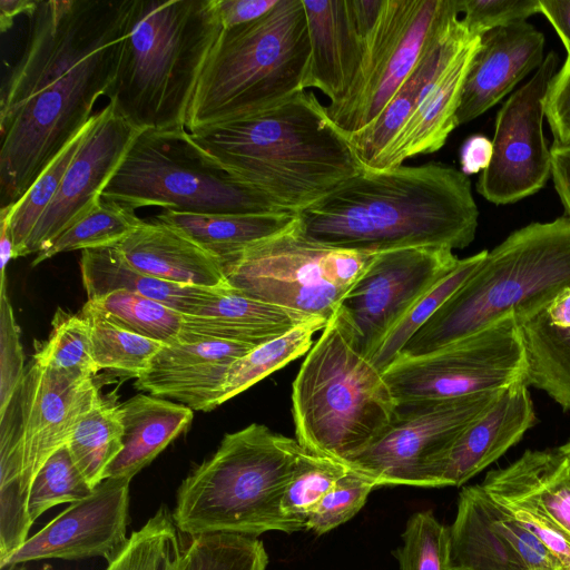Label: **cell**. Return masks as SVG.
Returning <instances> with one entry per match:
<instances>
[{"label": "cell", "instance_id": "cell-1", "mask_svg": "<svg viewBox=\"0 0 570 570\" xmlns=\"http://www.w3.org/2000/svg\"><path fill=\"white\" fill-rule=\"evenodd\" d=\"M129 0L39 1L0 96V205L17 203L112 85Z\"/></svg>", "mask_w": 570, "mask_h": 570}, {"label": "cell", "instance_id": "cell-2", "mask_svg": "<svg viewBox=\"0 0 570 570\" xmlns=\"http://www.w3.org/2000/svg\"><path fill=\"white\" fill-rule=\"evenodd\" d=\"M302 233L320 244L381 253L406 247L469 246L479 209L466 175L443 163L362 169L296 213Z\"/></svg>", "mask_w": 570, "mask_h": 570}, {"label": "cell", "instance_id": "cell-3", "mask_svg": "<svg viewBox=\"0 0 570 570\" xmlns=\"http://www.w3.org/2000/svg\"><path fill=\"white\" fill-rule=\"evenodd\" d=\"M188 132L213 163L294 213L363 169L307 89L262 112Z\"/></svg>", "mask_w": 570, "mask_h": 570}, {"label": "cell", "instance_id": "cell-4", "mask_svg": "<svg viewBox=\"0 0 570 570\" xmlns=\"http://www.w3.org/2000/svg\"><path fill=\"white\" fill-rule=\"evenodd\" d=\"M222 30L215 0H129L109 101L139 129L186 128Z\"/></svg>", "mask_w": 570, "mask_h": 570}, {"label": "cell", "instance_id": "cell-5", "mask_svg": "<svg viewBox=\"0 0 570 570\" xmlns=\"http://www.w3.org/2000/svg\"><path fill=\"white\" fill-rule=\"evenodd\" d=\"M570 287V219L531 223L492 250L399 356L432 353L513 314L531 315ZM397 356V357H399Z\"/></svg>", "mask_w": 570, "mask_h": 570}, {"label": "cell", "instance_id": "cell-6", "mask_svg": "<svg viewBox=\"0 0 570 570\" xmlns=\"http://www.w3.org/2000/svg\"><path fill=\"white\" fill-rule=\"evenodd\" d=\"M297 441L263 424L224 435L215 453L181 481L171 511L180 533H293L305 523L282 509Z\"/></svg>", "mask_w": 570, "mask_h": 570}, {"label": "cell", "instance_id": "cell-7", "mask_svg": "<svg viewBox=\"0 0 570 570\" xmlns=\"http://www.w3.org/2000/svg\"><path fill=\"white\" fill-rule=\"evenodd\" d=\"M395 407L383 374L340 306L292 384L296 441L313 454L345 462L386 429Z\"/></svg>", "mask_w": 570, "mask_h": 570}, {"label": "cell", "instance_id": "cell-8", "mask_svg": "<svg viewBox=\"0 0 570 570\" xmlns=\"http://www.w3.org/2000/svg\"><path fill=\"white\" fill-rule=\"evenodd\" d=\"M308 57L303 0H278L259 19L223 29L191 99L187 131L262 112L304 90Z\"/></svg>", "mask_w": 570, "mask_h": 570}, {"label": "cell", "instance_id": "cell-9", "mask_svg": "<svg viewBox=\"0 0 570 570\" xmlns=\"http://www.w3.org/2000/svg\"><path fill=\"white\" fill-rule=\"evenodd\" d=\"M100 400L92 377L63 374L33 357L26 367L0 411V564L28 540L35 476Z\"/></svg>", "mask_w": 570, "mask_h": 570}, {"label": "cell", "instance_id": "cell-10", "mask_svg": "<svg viewBox=\"0 0 570 570\" xmlns=\"http://www.w3.org/2000/svg\"><path fill=\"white\" fill-rule=\"evenodd\" d=\"M101 197L134 209L161 207L206 214L286 210L207 158L186 128L142 129Z\"/></svg>", "mask_w": 570, "mask_h": 570}, {"label": "cell", "instance_id": "cell-11", "mask_svg": "<svg viewBox=\"0 0 570 570\" xmlns=\"http://www.w3.org/2000/svg\"><path fill=\"white\" fill-rule=\"evenodd\" d=\"M375 255L314 242L296 222L220 264L240 293L328 321Z\"/></svg>", "mask_w": 570, "mask_h": 570}, {"label": "cell", "instance_id": "cell-12", "mask_svg": "<svg viewBox=\"0 0 570 570\" xmlns=\"http://www.w3.org/2000/svg\"><path fill=\"white\" fill-rule=\"evenodd\" d=\"M455 12L456 0H383L348 91L326 106L345 137L379 117L415 68L433 32Z\"/></svg>", "mask_w": 570, "mask_h": 570}, {"label": "cell", "instance_id": "cell-13", "mask_svg": "<svg viewBox=\"0 0 570 570\" xmlns=\"http://www.w3.org/2000/svg\"><path fill=\"white\" fill-rule=\"evenodd\" d=\"M525 366L520 328L511 314L432 353L399 356L382 374L399 403L504 390L524 379Z\"/></svg>", "mask_w": 570, "mask_h": 570}, {"label": "cell", "instance_id": "cell-14", "mask_svg": "<svg viewBox=\"0 0 570 570\" xmlns=\"http://www.w3.org/2000/svg\"><path fill=\"white\" fill-rule=\"evenodd\" d=\"M501 391L399 402L386 429L344 463L379 487L433 488L438 460Z\"/></svg>", "mask_w": 570, "mask_h": 570}, {"label": "cell", "instance_id": "cell-15", "mask_svg": "<svg viewBox=\"0 0 570 570\" xmlns=\"http://www.w3.org/2000/svg\"><path fill=\"white\" fill-rule=\"evenodd\" d=\"M558 56L549 52L534 75L498 111L492 157L476 190L487 200L512 204L540 190L551 176V151L543 132L549 86Z\"/></svg>", "mask_w": 570, "mask_h": 570}, {"label": "cell", "instance_id": "cell-16", "mask_svg": "<svg viewBox=\"0 0 570 570\" xmlns=\"http://www.w3.org/2000/svg\"><path fill=\"white\" fill-rule=\"evenodd\" d=\"M460 259L443 247H406L376 253L341 307L353 322L370 360L394 325Z\"/></svg>", "mask_w": 570, "mask_h": 570}, {"label": "cell", "instance_id": "cell-17", "mask_svg": "<svg viewBox=\"0 0 570 570\" xmlns=\"http://www.w3.org/2000/svg\"><path fill=\"white\" fill-rule=\"evenodd\" d=\"M141 130L110 101L95 112L86 137L51 204L27 239L21 257L45 249L101 198L105 187Z\"/></svg>", "mask_w": 570, "mask_h": 570}, {"label": "cell", "instance_id": "cell-18", "mask_svg": "<svg viewBox=\"0 0 570 570\" xmlns=\"http://www.w3.org/2000/svg\"><path fill=\"white\" fill-rule=\"evenodd\" d=\"M131 479H104L92 493L59 513L0 567L42 559L67 561L102 557L126 543Z\"/></svg>", "mask_w": 570, "mask_h": 570}, {"label": "cell", "instance_id": "cell-19", "mask_svg": "<svg viewBox=\"0 0 570 570\" xmlns=\"http://www.w3.org/2000/svg\"><path fill=\"white\" fill-rule=\"evenodd\" d=\"M254 347L222 340L164 345L134 385L150 395L178 401L193 411L208 412L223 404L230 365Z\"/></svg>", "mask_w": 570, "mask_h": 570}, {"label": "cell", "instance_id": "cell-20", "mask_svg": "<svg viewBox=\"0 0 570 570\" xmlns=\"http://www.w3.org/2000/svg\"><path fill=\"white\" fill-rule=\"evenodd\" d=\"M525 380L502 390L459 434L432 470L433 488L461 487L501 458L534 425Z\"/></svg>", "mask_w": 570, "mask_h": 570}, {"label": "cell", "instance_id": "cell-21", "mask_svg": "<svg viewBox=\"0 0 570 570\" xmlns=\"http://www.w3.org/2000/svg\"><path fill=\"white\" fill-rule=\"evenodd\" d=\"M544 36L528 21L485 32L468 70L456 112L464 125L497 105L544 60Z\"/></svg>", "mask_w": 570, "mask_h": 570}, {"label": "cell", "instance_id": "cell-22", "mask_svg": "<svg viewBox=\"0 0 570 570\" xmlns=\"http://www.w3.org/2000/svg\"><path fill=\"white\" fill-rule=\"evenodd\" d=\"M474 37L479 36L468 32L458 12L436 28L415 68L379 117L361 131L346 137L364 169L375 168L430 87Z\"/></svg>", "mask_w": 570, "mask_h": 570}, {"label": "cell", "instance_id": "cell-23", "mask_svg": "<svg viewBox=\"0 0 570 570\" xmlns=\"http://www.w3.org/2000/svg\"><path fill=\"white\" fill-rule=\"evenodd\" d=\"M309 57L303 88H316L338 102L348 91L360 68L366 32L361 27L352 0H303Z\"/></svg>", "mask_w": 570, "mask_h": 570}, {"label": "cell", "instance_id": "cell-24", "mask_svg": "<svg viewBox=\"0 0 570 570\" xmlns=\"http://www.w3.org/2000/svg\"><path fill=\"white\" fill-rule=\"evenodd\" d=\"M480 485L504 509L527 511L570 538V471L559 448L528 450Z\"/></svg>", "mask_w": 570, "mask_h": 570}, {"label": "cell", "instance_id": "cell-25", "mask_svg": "<svg viewBox=\"0 0 570 570\" xmlns=\"http://www.w3.org/2000/svg\"><path fill=\"white\" fill-rule=\"evenodd\" d=\"M312 317L299 311L249 297L228 285L195 314L184 315L179 342L222 340L258 346Z\"/></svg>", "mask_w": 570, "mask_h": 570}, {"label": "cell", "instance_id": "cell-26", "mask_svg": "<svg viewBox=\"0 0 570 570\" xmlns=\"http://www.w3.org/2000/svg\"><path fill=\"white\" fill-rule=\"evenodd\" d=\"M116 247L134 268L156 278L207 288L228 285L215 256L181 230L156 219L145 220Z\"/></svg>", "mask_w": 570, "mask_h": 570}, {"label": "cell", "instance_id": "cell-27", "mask_svg": "<svg viewBox=\"0 0 570 570\" xmlns=\"http://www.w3.org/2000/svg\"><path fill=\"white\" fill-rule=\"evenodd\" d=\"M481 37L471 39L449 62L424 95L374 169H390L403 161L438 151L458 127L456 112L463 83Z\"/></svg>", "mask_w": 570, "mask_h": 570}, {"label": "cell", "instance_id": "cell-28", "mask_svg": "<svg viewBox=\"0 0 570 570\" xmlns=\"http://www.w3.org/2000/svg\"><path fill=\"white\" fill-rule=\"evenodd\" d=\"M449 529V570H529L500 521V505L480 484L460 491Z\"/></svg>", "mask_w": 570, "mask_h": 570}, {"label": "cell", "instance_id": "cell-29", "mask_svg": "<svg viewBox=\"0 0 570 570\" xmlns=\"http://www.w3.org/2000/svg\"><path fill=\"white\" fill-rule=\"evenodd\" d=\"M517 322L524 347L525 383L570 410V287Z\"/></svg>", "mask_w": 570, "mask_h": 570}, {"label": "cell", "instance_id": "cell-30", "mask_svg": "<svg viewBox=\"0 0 570 570\" xmlns=\"http://www.w3.org/2000/svg\"><path fill=\"white\" fill-rule=\"evenodd\" d=\"M124 448L105 479H132L193 421V410L155 395L137 394L119 405Z\"/></svg>", "mask_w": 570, "mask_h": 570}, {"label": "cell", "instance_id": "cell-31", "mask_svg": "<svg viewBox=\"0 0 570 570\" xmlns=\"http://www.w3.org/2000/svg\"><path fill=\"white\" fill-rule=\"evenodd\" d=\"M80 271L87 301L115 291H127L163 303L184 315L195 314L226 287L180 285L156 278L134 268L116 246L81 250Z\"/></svg>", "mask_w": 570, "mask_h": 570}, {"label": "cell", "instance_id": "cell-32", "mask_svg": "<svg viewBox=\"0 0 570 570\" xmlns=\"http://www.w3.org/2000/svg\"><path fill=\"white\" fill-rule=\"evenodd\" d=\"M156 220L189 236L220 263L246 247L293 227L291 210L261 214H206L163 209Z\"/></svg>", "mask_w": 570, "mask_h": 570}, {"label": "cell", "instance_id": "cell-33", "mask_svg": "<svg viewBox=\"0 0 570 570\" xmlns=\"http://www.w3.org/2000/svg\"><path fill=\"white\" fill-rule=\"evenodd\" d=\"M122 438L119 405L104 399L78 423L67 446L92 489L105 479L108 466L121 452Z\"/></svg>", "mask_w": 570, "mask_h": 570}, {"label": "cell", "instance_id": "cell-34", "mask_svg": "<svg viewBox=\"0 0 570 570\" xmlns=\"http://www.w3.org/2000/svg\"><path fill=\"white\" fill-rule=\"evenodd\" d=\"M144 223L145 219L138 217L132 207L101 197L82 217L39 252L32 266L60 253L117 246Z\"/></svg>", "mask_w": 570, "mask_h": 570}, {"label": "cell", "instance_id": "cell-35", "mask_svg": "<svg viewBox=\"0 0 570 570\" xmlns=\"http://www.w3.org/2000/svg\"><path fill=\"white\" fill-rule=\"evenodd\" d=\"M327 322L324 317L314 316L286 334L255 346L236 360L228 370L222 403L309 351L313 335L322 331Z\"/></svg>", "mask_w": 570, "mask_h": 570}, {"label": "cell", "instance_id": "cell-36", "mask_svg": "<svg viewBox=\"0 0 570 570\" xmlns=\"http://www.w3.org/2000/svg\"><path fill=\"white\" fill-rule=\"evenodd\" d=\"M85 305L112 324L161 344L180 340L184 314L149 297L115 291Z\"/></svg>", "mask_w": 570, "mask_h": 570}, {"label": "cell", "instance_id": "cell-37", "mask_svg": "<svg viewBox=\"0 0 570 570\" xmlns=\"http://www.w3.org/2000/svg\"><path fill=\"white\" fill-rule=\"evenodd\" d=\"M178 532L171 512L160 505L104 570H178L183 557Z\"/></svg>", "mask_w": 570, "mask_h": 570}, {"label": "cell", "instance_id": "cell-38", "mask_svg": "<svg viewBox=\"0 0 570 570\" xmlns=\"http://www.w3.org/2000/svg\"><path fill=\"white\" fill-rule=\"evenodd\" d=\"M487 254L488 250H482L460 259L458 266L428 291L394 325L371 358L373 365L381 373L393 363L405 344L430 320L441 305L474 273Z\"/></svg>", "mask_w": 570, "mask_h": 570}, {"label": "cell", "instance_id": "cell-39", "mask_svg": "<svg viewBox=\"0 0 570 570\" xmlns=\"http://www.w3.org/2000/svg\"><path fill=\"white\" fill-rule=\"evenodd\" d=\"M80 314L90 327L92 357L98 370H111L136 379L165 345L112 324L86 305Z\"/></svg>", "mask_w": 570, "mask_h": 570}, {"label": "cell", "instance_id": "cell-40", "mask_svg": "<svg viewBox=\"0 0 570 570\" xmlns=\"http://www.w3.org/2000/svg\"><path fill=\"white\" fill-rule=\"evenodd\" d=\"M94 115L46 166L26 194L13 204L9 218L13 258L21 257L27 239L56 196L69 164L92 124Z\"/></svg>", "mask_w": 570, "mask_h": 570}, {"label": "cell", "instance_id": "cell-41", "mask_svg": "<svg viewBox=\"0 0 570 570\" xmlns=\"http://www.w3.org/2000/svg\"><path fill=\"white\" fill-rule=\"evenodd\" d=\"M178 570H266L268 554L257 537L205 533L190 537Z\"/></svg>", "mask_w": 570, "mask_h": 570}, {"label": "cell", "instance_id": "cell-42", "mask_svg": "<svg viewBox=\"0 0 570 570\" xmlns=\"http://www.w3.org/2000/svg\"><path fill=\"white\" fill-rule=\"evenodd\" d=\"M350 471L344 462L305 450L298 442L282 509L291 519L305 523L308 514Z\"/></svg>", "mask_w": 570, "mask_h": 570}, {"label": "cell", "instance_id": "cell-43", "mask_svg": "<svg viewBox=\"0 0 570 570\" xmlns=\"http://www.w3.org/2000/svg\"><path fill=\"white\" fill-rule=\"evenodd\" d=\"M33 358L78 379L92 377L99 371L92 357L87 320L81 314H69L62 309L57 311L52 331Z\"/></svg>", "mask_w": 570, "mask_h": 570}, {"label": "cell", "instance_id": "cell-44", "mask_svg": "<svg viewBox=\"0 0 570 570\" xmlns=\"http://www.w3.org/2000/svg\"><path fill=\"white\" fill-rule=\"evenodd\" d=\"M67 445L55 452L35 476L28 494V514L33 523L60 503H73L92 493Z\"/></svg>", "mask_w": 570, "mask_h": 570}, {"label": "cell", "instance_id": "cell-45", "mask_svg": "<svg viewBox=\"0 0 570 570\" xmlns=\"http://www.w3.org/2000/svg\"><path fill=\"white\" fill-rule=\"evenodd\" d=\"M402 539L393 551L401 570H449L450 529L431 510L412 514Z\"/></svg>", "mask_w": 570, "mask_h": 570}, {"label": "cell", "instance_id": "cell-46", "mask_svg": "<svg viewBox=\"0 0 570 570\" xmlns=\"http://www.w3.org/2000/svg\"><path fill=\"white\" fill-rule=\"evenodd\" d=\"M377 487L372 479L350 469L308 514L305 530L321 535L347 522Z\"/></svg>", "mask_w": 570, "mask_h": 570}, {"label": "cell", "instance_id": "cell-47", "mask_svg": "<svg viewBox=\"0 0 570 570\" xmlns=\"http://www.w3.org/2000/svg\"><path fill=\"white\" fill-rule=\"evenodd\" d=\"M456 6L468 32L479 37L540 13V0H456Z\"/></svg>", "mask_w": 570, "mask_h": 570}, {"label": "cell", "instance_id": "cell-48", "mask_svg": "<svg viewBox=\"0 0 570 570\" xmlns=\"http://www.w3.org/2000/svg\"><path fill=\"white\" fill-rule=\"evenodd\" d=\"M0 411H2L24 372V356L19 327L6 287L0 288Z\"/></svg>", "mask_w": 570, "mask_h": 570}, {"label": "cell", "instance_id": "cell-49", "mask_svg": "<svg viewBox=\"0 0 570 570\" xmlns=\"http://www.w3.org/2000/svg\"><path fill=\"white\" fill-rule=\"evenodd\" d=\"M566 60L551 80L547 94L544 116L558 145H570V48Z\"/></svg>", "mask_w": 570, "mask_h": 570}, {"label": "cell", "instance_id": "cell-50", "mask_svg": "<svg viewBox=\"0 0 570 570\" xmlns=\"http://www.w3.org/2000/svg\"><path fill=\"white\" fill-rule=\"evenodd\" d=\"M500 521L529 570H563L562 562L502 505Z\"/></svg>", "mask_w": 570, "mask_h": 570}, {"label": "cell", "instance_id": "cell-51", "mask_svg": "<svg viewBox=\"0 0 570 570\" xmlns=\"http://www.w3.org/2000/svg\"><path fill=\"white\" fill-rule=\"evenodd\" d=\"M507 511L561 562L570 559V538L567 534L527 511L517 509Z\"/></svg>", "mask_w": 570, "mask_h": 570}, {"label": "cell", "instance_id": "cell-52", "mask_svg": "<svg viewBox=\"0 0 570 570\" xmlns=\"http://www.w3.org/2000/svg\"><path fill=\"white\" fill-rule=\"evenodd\" d=\"M278 0H215L223 29L253 22L266 14Z\"/></svg>", "mask_w": 570, "mask_h": 570}, {"label": "cell", "instance_id": "cell-53", "mask_svg": "<svg viewBox=\"0 0 570 570\" xmlns=\"http://www.w3.org/2000/svg\"><path fill=\"white\" fill-rule=\"evenodd\" d=\"M551 151V177L554 188L570 219V145L553 144Z\"/></svg>", "mask_w": 570, "mask_h": 570}, {"label": "cell", "instance_id": "cell-54", "mask_svg": "<svg viewBox=\"0 0 570 570\" xmlns=\"http://www.w3.org/2000/svg\"><path fill=\"white\" fill-rule=\"evenodd\" d=\"M491 157L492 141L480 135L471 136L461 147V171L466 176L483 171L490 164Z\"/></svg>", "mask_w": 570, "mask_h": 570}, {"label": "cell", "instance_id": "cell-55", "mask_svg": "<svg viewBox=\"0 0 570 570\" xmlns=\"http://www.w3.org/2000/svg\"><path fill=\"white\" fill-rule=\"evenodd\" d=\"M540 13L549 20L563 46L570 48V0H540Z\"/></svg>", "mask_w": 570, "mask_h": 570}, {"label": "cell", "instance_id": "cell-56", "mask_svg": "<svg viewBox=\"0 0 570 570\" xmlns=\"http://www.w3.org/2000/svg\"><path fill=\"white\" fill-rule=\"evenodd\" d=\"M13 208V204L1 207L0 209V263H1V286L6 287V267L10 259L13 258V244L9 229V218Z\"/></svg>", "mask_w": 570, "mask_h": 570}, {"label": "cell", "instance_id": "cell-57", "mask_svg": "<svg viewBox=\"0 0 570 570\" xmlns=\"http://www.w3.org/2000/svg\"><path fill=\"white\" fill-rule=\"evenodd\" d=\"M38 0H1L0 1V30L2 33L12 26L14 18L20 14L30 16Z\"/></svg>", "mask_w": 570, "mask_h": 570}, {"label": "cell", "instance_id": "cell-58", "mask_svg": "<svg viewBox=\"0 0 570 570\" xmlns=\"http://www.w3.org/2000/svg\"><path fill=\"white\" fill-rule=\"evenodd\" d=\"M0 570H27L24 563H10L0 567Z\"/></svg>", "mask_w": 570, "mask_h": 570}, {"label": "cell", "instance_id": "cell-59", "mask_svg": "<svg viewBox=\"0 0 570 570\" xmlns=\"http://www.w3.org/2000/svg\"><path fill=\"white\" fill-rule=\"evenodd\" d=\"M559 449L562 451V453L567 458L569 471H570V440L567 443H564L563 445L559 446Z\"/></svg>", "mask_w": 570, "mask_h": 570}, {"label": "cell", "instance_id": "cell-60", "mask_svg": "<svg viewBox=\"0 0 570 570\" xmlns=\"http://www.w3.org/2000/svg\"><path fill=\"white\" fill-rule=\"evenodd\" d=\"M563 570H570V559L562 561Z\"/></svg>", "mask_w": 570, "mask_h": 570}]
</instances>
